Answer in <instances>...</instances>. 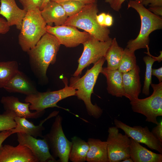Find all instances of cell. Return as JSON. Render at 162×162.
Returning <instances> with one entry per match:
<instances>
[{"label":"cell","instance_id":"1","mask_svg":"<svg viewBox=\"0 0 162 162\" xmlns=\"http://www.w3.org/2000/svg\"><path fill=\"white\" fill-rule=\"evenodd\" d=\"M61 44L53 35L46 32L27 53L31 69L39 82L48 80L46 72L50 64L56 61Z\"/></svg>","mask_w":162,"mask_h":162},{"label":"cell","instance_id":"2","mask_svg":"<svg viewBox=\"0 0 162 162\" xmlns=\"http://www.w3.org/2000/svg\"><path fill=\"white\" fill-rule=\"evenodd\" d=\"M105 61V57H102L91 69H88L82 77L80 78V75L72 76L70 80L69 86L75 89V96L84 102L88 114L96 118L100 117L103 111L97 104L92 103L91 96Z\"/></svg>","mask_w":162,"mask_h":162},{"label":"cell","instance_id":"3","mask_svg":"<svg viewBox=\"0 0 162 162\" xmlns=\"http://www.w3.org/2000/svg\"><path fill=\"white\" fill-rule=\"evenodd\" d=\"M132 8L135 9L140 18L141 26L140 31L136 38L130 40L127 43L126 48L135 51L138 49L146 48L148 46L149 35L154 31L162 28V19L146 9L142 3L136 0H130L128 8Z\"/></svg>","mask_w":162,"mask_h":162},{"label":"cell","instance_id":"4","mask_svg":"<svg viewBox=\"0 0 162 162\" xmlns=\"http://www.w3.org/2000/svg\"><path fill=\"white\" fill-rule=\"evenodd\" d=\"M98 11L96 3L86 4L78 13L68 17L64 25L82 29L100 41H108L111 39L109 36L110 31L98 22Z\"/></svg>","mask_w":162,"mask_h":162},{"label":"cell","instance_id":"5","mask_svg":"<svg viewBox=\"0 0 162 162\" xmlns=\"http://www.w3.org/2000/svg\"><path fill=\"white\" fill-rule=\"evenodd\" d=\"M46 25L39 9L27 12L18 36V43L23 51L28 52L36 45L46 32Z\"/></svg>","mask_w":162,"mask_h":162},{"label":"cell","instance_id":"6","mask_svg":"<svg viewBox=\"0 0 162 162\" xmlns=\"http://www.w3.org/2000/svg\"><path fill=\"white\" fill-rule=\"evenodd\" d=\"M153 92L150 96L144 99L138 98L130 101L132 110L146 117V120L157 124L158 116H162V82L151 84Z\"/></svg>","mask_w":162,"mask_h":162},{"label":"cell","instance_id":"7","mask_svg":"<svg viewBox=\"0 0 162 162\" xmlns=\"http://www.w3.org/2000/svg\"><path fill=\"white\" fill-rule=\"evenodd\" d=\"M62 80L65 86L62 89L43 92H38L36 94L26 95L24 100L25 102L30 103V110L42 111L49 108H59L57 105L59 101L68 97L75 96L76 90L68 86L67 78L64 77Z\"/></svg>","mask_w":162,"mask_h":162},{"label":"cell","instance_id":"8","mask_svg":"<svg viewBox=\"0 0 162 162\" xmlns=\"http://www.w3.org/2000/svg\"><path fill=\"white\" fill-rule=\"evenodd\" d=\"M62 118L59 115L56 116L49 132L44 136L52 155L58 158L61 162H68L72 142L66 137L63 130Z\"/></svg>","mask_w":162,"mask_h":162},{"label":"cell","instance_id":"9","mask_svg":"<svg viewBox=\"0 0 162 162\" xmlns=\"http://www.w3.org/2000/svg\"><path fill=\"white\" fill-rule=\"evenodd\" d=\"M112 39L106 41H100L90 35L89 38L82 44L84 49L78 60L77 68L73 76L80 75L83 70L90 64H94L100 58L104 57Z\"/></svg>","mask_w":162,"mask_h":162},{"label":"cell","instance_id":"10","mask_svg":"<svg viewBox=\"0 0 162 162\" xmlns=\"http://www.w3.org/2000/svg\"><path fill=\"white\" fill-rule=\"evenodd\" d=\"M106 141L109 162H121L130 157V138L119 133L116 126L109 127Z\"/></svg>","mask_w":162,"mask_h":162},{"label":"cell","instance_id":"11","mask_svg":"<svg viewBox=\"0 0 162 162\" xmlns=\"http://www.w3.org/2000/svg\"><path fill=\"white\" fill-rule=\"evenodd\" d=\"M46 32L54 36L61 45L67 47H74L83 44L89 38L90 34L86 32H81L76 27L62 25L52 26L46 25Z\"/></svg>","mask_w":162,"mask_h":162},{"label":"cell","instance_id":"12","mask_svg":"<svg viewBox=\"0 0 162 162\" xmlns=\"http://www.w3.org/2000/svg\"><path fill=\"white\" fill-rule=\"evenodd\" d=\"M114 123L118 128L123 130L125 134L135 141L146 145L152 150L162 154V142L159 140L147 126H129L120 120L115 119Z\"/></svg>","mask_w":162,"mask_h":162},{"label":"cell","instance_id":"13","mask_svg":"<svg viewBox=\"0 0 162 162\" xmlns=\"http://www.w3.org/2000/svg\"><path fill=\"white\" fill-rule=\"evenodd\" d=\"M19 143L26 146L32 151L39 162H56L57 160L52 156L45 139H37L24 133H17Z\"/></svg>","mask_w":162,"mask_h":162},{"label":"cell","instance_id":"14","mask_svg":"<svg viewBox=\"0 0 162 162\" xmlns=\"http://www.w3.org/2000/svg\"><path fill=\"white\" fill-rule=\"evenodd\" d=\"M0 162H39L28 147L20 143L16 146L8 144L0 147Z\"/></svg>","mask_w":162,"mask_h":162},{"label":"cell","instance_id":"15","mask_svg":"<svg viewBox=\"0 0 162 162\" xmlns=\"http://www.w3.org/2000/svg\"><path fill=\"white\" fill-rule=\"evenodd\" d=\"M4 109L14 112L16 116L26 118H38L41 117L45 111L31 112L29 109L30 103L20 102L18 98L13 96L3 97L0 100Z\"/></svg>","mask_w":162,"mask_h":162},{"label":"cell","instance_id":"16","mask_svg":"<svg viewBox=\"0 0 162 162\" xmlns=\"http://www.w3.org/2000/svg\"><path fill=\"white\" fill-rule=\"evenodd\" d=\"M0 15L6 19L9 26H15L20 30L27 12L20 8L15 0H0Z\"/></svg>","mask_w":162,"mask_h":162},{"label":"cell","instance_id":"17","mask_svg":"<svg viewBox=\"0 0 162 162\" xmlns=\"http://www.w3.org/2000/svg\"><path fill=\"white\" fill-rule=\"evenodd\" d=\"M140 69L137 65L133 69L122 73L124 97L130 101L138 98L141 92V84L140 75Z\"/></svg>","mask_w":162,"mask_h":162},{"label":"cell","instance_id":"18","mask_svg":"<svg viewBox=\"0 0 162 162\" xmlns=\"http://www.w3.org/2000/svg\"><path fill=\"white\" fill-rule=\"evenodd\" d=\"M59 111H54L52 112L45 119L41 121L40 124L35 125L33 123L28 121L26 118L16 116L14 120L16 124V127L11 130L12 134L21 132L32 136L36 138L37 137L43 138V131L45 129L43 124L47 120L52 117L56 116Z\"/></svg>","mask_w":162,"mask_h":162},{"label":"cell","instance_id":"19","mask_svg":"<svg viewBox=\"0 0 162 162\" xmlns=\"http://www.w3.org/2000/svg\"><path fill=\"white\" fill-rule=\"evenodd\" d=\"M3 88L10 93H19L26 95L38 92L31 80L20 70Z\"/></svg>","mask_w":162,"mask_h":162},{"label":"cell","instance_id":"20","mask_svg":"<svg viewBox=\"0 0 162 162\" xmlns=\"http://www.w3.org/2000/svg\"><path fill=\"white\" fill-rule=\"evenodd\" d=\"M42 16L48 25L55 26L64 24L68 16L62 7L58 3L50 1L41 11Z\"/></svg>","mask_w":162,"mask_h":162},{"label":"cell","instance_id":"21","mask_svg":"<svg viewBox=\"0 0 162 162\" xmlns=\"http://www.w3.org/2000/svg\"><path fill=\"white\" fill-rule=\"evenodd\" d=\"M100 73L106 78L108 93L113 96L122 98L125 93L123 83L122 73L118 69L114 70L102 68Z\"/></svg>","mask_w":162,"mask_h":162},{"label":"cell","instance_id":"22","mask_svg":"<svg viewBox=\"0 0 162 162\" xmlns=\"http://www.w3.org/2000/svg\"><path fill=\"white\" fill-rule=\"evenodd\" d=\"M130 158L133 162H162V154L153 152L130 138Z\"/></svg>","mask_w":162,"mask_h":162},{"label":"cell","instance_id":"23","mask_svg":"<svg viewBox=\"0 0 162 162\" xmlns=\"http://www.w3.org/2000/svg\"><path fill=\"white\" fill-rule=\"evenodd\" d=\"M89 145L86 161L88 162H109L107 142L99 139L89 138L87 141Z\"/></svg>","mask_w":162,"mask_h":162},{"label":"cell","instance_id":"24","mask_svg":"<svg viewBox=\"0 0 162 162\" xmlns=\"http://www.w3.org/2000/svg\"><path fill=\"white\" fill-rule=\"evenodd\" d=\"M72 146L69 159L73 162L86 161L87 153L89 149L88 142L77 136L71 138Z\"/></svg>","mask_w":162,"mask_h":162},{"label":"cell","instance_id":"25","mask_svg":"<svg viewBox=\"0 0 162 162\" xmlns=\"http://www.w3.org/2000/svg\"><path fill=\"white\" fill-rule=\"evenodd\" d=\"M124 49L118 44L116 38L112 39L111 44L104 56L107 62V69L111 70L118 69Z\"/></svg>","mask_w":162,"mask_h":162},{"label":"cell","instance_id":"26","mask_svg":"<svg viewBox=\"0 0 162 162\" xmlns=\"http://www.w3.org/2000/svg\"><path fill=\"white\" fill-rule=\"evenodd\" d=\"M19 70L16 61L0 62V88H4Z\"/></svg>","mask_w":162,"mask_h":162},{"label":"cell","instance_id":"27","mask_svg":"<svg viewBox=\"0 0 162 162\" xmlns=\"http://www.w3.org/2000/svg\"><path fill=\"white\" fill-rule=\"evenodd\" d=\"M160 57L159 56L158 57L151 56H145L143 59L146 65L144 80L142 90V93L148 96L149 94V88L152 82V65L156 61H159Z\"/></svg>","mask_w":162,"mask_h":162},{"label":"cell","instance_id":"28","mask_svg":"<svg viewBox=\"0 0 162 162\" xmlns=\"http://www.w3.org/2000/svg\"><path fill=\"white\" fill-rule=\"evenodd\" d=\"M134 52L126 47L124 49L118 68L122 73L128 72L133 69L137 65Z\"/></svg>","mask_w":162,"mask_h":162},{"label":"cell","instance_id":"29","mask_svg":"<svg viewBox=\"0 0 162 162\" xmlns=\"http://www.w3.org/2000/svg\"><path fill=\"white\" fill-rule=\"evenodd\" d=\"M16 116V113L10 110H5L2 114H0V131L15 128L16 126L14 120Z\"/></svg>","mask_w":162,"mask_h":162},{"label":"cell","instance_id":"30","mask_svg":"<svg viewBox=\"0 0 162 162\" xmlns=\"http://www.w3.org/2000/svg\"><path fill=\"white\" fill-rule=\"evenodd\" d=\"M57 3L62 7L68 17L78 13L86 4L82 2L74 0H67Z\"/></svg>","mask_w":162,"mask_h":162},{"label":"cell","instance_id":"31","mask_svg":"<svg viewBox=\"0 0 162 162\" xmlns=\"http://www.w3.org/2000/svg\"><path fill=\"white\" fill-rule=\"evenodd\" d=\"M44 0H19L23 8L27 12L28 10L39 9L41 7Z\"/></svg>","mask_w":162,"mask_h":162},{"label":"cell","instance_id":"32","mask_svg":"<svg viewBox=\"0 0 162 162\" xmlns=\"http://www.w3.org/2000/svg\"><path fill=\"white\" fill-rule=\"evenodd\" d=\"M153 135L162 142V120L158 122L157 126L153 128L151 131Z\"/></svg>","mask_w":162,"mask_h":162},{"label":"cell","instance_id":"33","mask_svg":"<svg viewBox=\"0 0 162 162\" xmlns=\"http://www.w3.org/2000/svg\"><path fill=\"white\" fill-rule=\"evenodd\" d=\"M10 26L6 20L0 17V34H4L9 30Z\"/></svg>","mask_w":162,"mask_h":162},{"label":"cell","instance_id":"34","mask_svg":"<svg viewBox=\"0 0 162 162\" xmlns=\"http://www.w3.org/2000/svg\"><path fill=\"white\" fill-rule=\"evenodd\" d=\"M126 0H114L110 4L111 8L114 10L118 11L121 8L122 3ZM142 3L144 0H135Z\"/></svg>","mask_w":162,"mask_h":162},{"label":"cell","instance_id":"35","mask_svg":"<svg viewBox=\"0 0 162 162\" xmlns=\"http://www.w3.org/2000/svg\"><path fill=\"white\" fill-rule=\"evenodd\" d=\"M143 5L150 7L162 6V0H144L142 3Z\"/></svg>","mask_w":162,"mask_h":162},{"label":"cell","instance_id":"36","mask_svg":"<svg viewBox=\"0 0 162 162\" xmlns=\"http://www.w3.org/2000/svg\"><path fill=\"white\" fill-rule=\"evenodd\" d=\"M12 134L11 130L0 132V147L4 141Z\"/></svg>","mask_w":162,"mask_h":162},{"label":"cell","instance_id":"37","mask_svg":"<svg viewBox=\"0 0 162 162\" xmlns=\"http://www.w3.org/2000/svg\"><path fill=\"white\" fill-rule=\"evenodd\" d=\"M152 74L157 77L159 83L162 82V67L157 69L152 68Z\"/></svg>","mask_w":162,"mask_h":162},{"label":"cell","instance_id":"38","mask_svg":"<svg viewBox=\"0 0 162 162\" xmlns=\"http://www.w3.org/2000/svg\"><path fill=\"white\" fill-rule=\"evenodd\" d=\"M148 10L154 14L159 16H162V6L150 7Z\"/></svg>","mask_w":162,"mask_h":162},{"label":"cell","instance_id":"39","mask_svg":"<svg viewBox=\"0 0 162 162\" xmlns=\"http://www.w3.org/2000/svg\"><path fill=\"white\" fill-rule=\"evenodd\" d=\"M113 19L112 16L109 14H106L104 22V26H110L113 24Z\"/></svg>","mask_w":162,"mask_h":162},{"label":"cell","instance_id":"40","mask_svg":"<svg viewBox=\"0 0 162 162\" xmlns=\"http://www.w3.org/2000/svg\"><path fill=\"white\" fill-rule=\"evenodd\" d=\"M106 14L102 13L97 16V20L98 23L101 26H104V22Z\"/></svg>","mask_w":162,"mask_h":162},{"label":"cell","instance_id":"41","mask_svg":"<svg viewBox=\"0 0 162 162\" xmlns=\"http://www.w3.org/2000/svg\"><path fill=\"white\" fill-rule=\"evenodd\" d=\"M51 1L58 2L67 0H74L82 2L85 4L97 3V0H50Z\"/></svg>","mask_w":162,"mask_h":162},{"label":"cell","instance_id":"42","mask_svg":"<svg viewBox=\"0 0 162 162\" xmlns=\"http://www.w3.org/2000/svg\"><path fill=\"white\" fill-rule=\"evenodd\" d=\"M50 0H44L40 8V10L41 11L44 8L46 5Z\"/></svg>","mask_w":162,"mask_h":162},{"label":"cell","instance_id":"43","mask_svg":"<svg viewBox=\"0 0 162 162\" xmlns=\"http://www.w3.org/2000/svg\"><path fill=\"white\" fill-rule=\"evenodd\" d=\"M121 162H133L131 158L130 157L128 158H127L124 160L122 161Z\"/></svg>","mask_w":162,"mask_h":162},{"label":"cell","instance_id":"44","mask_svg":"<svg viewBox=\"0 0 162 162\" xmlns=\"http://www.w3.org/2000/svg\"><path fill=\"white\" fill-rule=\"evenodd\" d=\"M114 0H105V2L106 3H108L110 4Z\"/></svg>","mask_w":162,"mask_h":162}]
</instances>
